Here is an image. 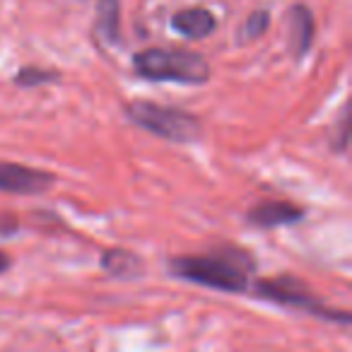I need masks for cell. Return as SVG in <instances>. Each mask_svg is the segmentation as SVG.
Segmentation results:
<instances>
[{
    "label": "cell",
    "instance_id": "1",
    "mask_svg": "<svg viewBox=\"0 0 352 352\" xmlns=\"http://www.w3.org/2000/svg\"><path fill=\"white\" fill-rule=\"evenodd\" d=\"M249 270H254L249 256L236 258V254L174 256V258H169V273L174 278L230 294L249 289Z\"/></svg>",
    "mask_w": 352,
    "mask_h": 352
},
{
    "label": "cell",
    "instance_id": "2",
    "mask_svg": "<svg viewBox=\"0 0 352 352\" xmlns=\"http://www.w3.org/2000/svg\"><path fill=\"white\" fill-rule=\"evenodd\" d=\"M133 68L152 82L203 85L210 80V65L201 54L182 49H145L133 56Z\"/></svg>",
    "mask_w": 352,
    "mask_h": 352
},
{
    "label": "cell",
    "instance_id": "3",
    "mask_svg": "<svg viewBox=\"0 0 352 352\" xmlns=\"http://www.w3.org/2000/svg\"><path fill=\"white\" fill-rule=\"evenodd\" d=\"M126 116L142 131L152 133L157 138H164L169 142H179V145L196 142L203 135L201 118L176 107L135 99V102L126 104Z\"/></svg>",
    "mask_w": 352,
    "mask_h": 352
},
{
    "label": "cell",
    "instance_id": "4",
    "mask_svg": "<svg viewBox=\"0 0 352 352\" xmlns=\"http://www.w3.org/2000/svg\"><path fill=\"white\" fill-rule=\"evenodd\" d=\"M251 292L258 299H268V302H275L280 307H289V309H302V311H309L318 318H326V321H336V323H347L352 321L350 311H338V309H331L307 287L299 278L294 275H278V278H263L251 287Z\"/></svg>",
    "mask_w": 352,
    "mask_h": 352
},
{
    "label": "cell",
    "instance_id": "5",
    "mask_svg": "<svg viewBox=\"0 0 352 352\" xmlns=\"http://www.w3.org/2000/svg\"><path fill=\"white\" fill-rule=\"evenodd\" d=\"M54 182H56V176L51 174V171L0 160V193L39 196V193L49 191V188L54 186Z\"/></svg>",
    "mask_w": 352,
    "mask_h": 352
},
{
    "label": "cell",
    "instance_id": "6",
    "mask_svg": "<svg viewBox=\"0 0 352 352\" xmlns=\"http://www.w3.org/2000/svg\"><path fill=\"white\" fill-rule=\"evenodd\" d=\"M304 215H307L304 208L294 206L289 201H263L249 208L246 220L254 227H261V230H273V227H287L294 225V222H302Z\"/></svg>",
    "mask_w": 352,
    "mask_h": 352
},
{
    "label": "cell",
    "instance_id": "7",
    "mask_svg": "<svg viewBox=\"0 0 352 352\" xmlns=\"http://www.w3.org/2000/svg\"><path fill=\"white\" fill-rule=\"evenodd\" d=\"M171 27H174L179 34H184L186 39H206L215 32L217 22L212 17L210 10H203V8H188V10L176 12L171 17Z\"/></svg>",
    "mask_w": 352,
    "mask_h": 352
},
{
    "label": "cell",
    "instance_id": "8",
    "mask_svg": "<svg viewBox=\"0 0 352 352\" xmlns=\"http://www.w3.org/2000/svg\"><path fill=\"white\" fill-rule=\"evenodd\" d=\"M287 22H289V51H292L297 58H302V56L311 49L314 17L304 6H294L292 10H289Z\"/></svg>",
    "mask_w": 352,
    "mask_h": 352
},
{
    "label": "cell",
    "instance_id": "9",
    "mask_svg": "<svg viewBox=\"0 0 352 352\" xmlns=\"http://www.w3.org/2000/svg\"><path fill=\"white\" fill-rule=\"evenodd\" d=\"M99 265H102L109 275H113V278H126V280L138 278V275L145 270L140 256L131 254V251H126V249H107V251H102Z\"/></svg>",
    "mask_w": 352,
    "mask_h": 352
},
{
    "label": "cell",
    "instance_id": "10",
    "mask_svg": "<svg viewBox=\"0 0 352 352\" xmlns=\"http://www.w3.org/2000/svg\"><path fill=\"white\" fill-rule=\"evenodd\" d=\"M118 27H121V8L118 0H99L97 6V32L107 44L118 41Z\"/></svg>",
    "mask_w": 352,
    "mask_h": 352
},
{
    "label": "cell",
    "instance_id": "11",
    "mask_svg": "<svg viewBox=\"0 0 352 352\" xmlns=\"http://www.w3.org/2000/svg\"><path fill=\"white\" fill-rule=\"evenodd\" d=\"M54 80H58V73H54V70H44V68H34V65L22 68L20 73L15 75V82L20 85V87H36V85L54 82Z\"/></svg>",
    "mask_w": 352,
    "mask_h": 352
},
{
    "label": "cell",
    "instance_id": "12",
    "mask_svg": "<svg viewBox=\"0 0 352 352\" xmlns=\"http://www.w3.org/2000/svg\"><path fill=\"white\" fill-rule=\"evenodd\" d=\"M268 22H270V17L265 10L254 12L244 25V39H256V36H261L265 30H268Z\"/></svg>",
    "mask_w": 352,
    "mask_h": 352
},
{
    "label": "cell",
    "instance_id": "13",
    "mask_svg": "<svg viewBox=\"0 0 352 352\" xmlns=\"http://www.w3.org/2000/svg\"><path fill=\"white\" fill-rule=\"evenodd\" d=\"M347 128H350V123H347V113H342V121H340V135L336 138V140L331 142V147L336 152H345L347 147Z\"/></svg>",
    "mask_w": 352,
    "mask_h": 352
},
{
    "label": "cell",
    "instance_id": "14",
    "mask_svg": "<svg viewBox=\"0 0 352 352\" xmlns=\"http://www.w3.org/2000/svg\"><path fill=\"white\" fill-rule=\"evenodd\" d=\"M10 263H12V261H10V256H8L6 251H0V275H3L8 268H10Z\"/></svg>",
    "mask_w": 352,
    "mask_h": 352
}]
</instances>
